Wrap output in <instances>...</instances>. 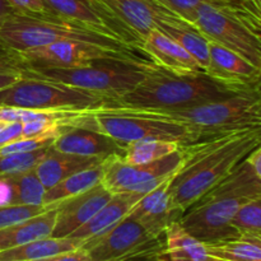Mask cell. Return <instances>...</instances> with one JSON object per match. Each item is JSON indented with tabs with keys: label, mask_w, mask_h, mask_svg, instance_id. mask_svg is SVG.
<instances>
[{
	"label": "cell",
	"mask_w": 261,
	"mask_h": 261,
	"mask_svg": "<svg viewBox=\"0 0 261 261\" xmlns=\"http://www.w3.org/2000/svg\"><path fill=\"white\" fill-rule=\"evenodd\" d=\"M260 142L261 129H247L189 145L188 158L170 185L175 205L185 212L221 182Z\"/></svg>",
	"instance_id": "1"
},
{
	"label": "cell",
	"mask_w": 261,
	"mask_h": 261,
	"mask_svg": "<svg viewBox=\"0 0 261 261\" xmlns=\"http://www.w3.org/2000/svg\"><path fill=\"white\" fill-rule=\"evenodd\" d=\"M255 88H242L209 75L206 71H175L150 61L144 78L119 99V105L154 111H180L219 101Z\"/></svg>",
	"instance_id": "2"
},
{
	"label": "cell",
	"mask_w": 261,
	"mask_h": 261,
	"mask_svg": "<svg viewBox=\"0 0 261 261\" xmlns=\"http://www.w3.org/2000/svg\"><path fill=\"white\" fill-rule=\"evenodd\" d=\"M261 198V176L242 160L221 182L184 212L178 223L204 245L239 239L231 219L247 201Z\"/></svg>",
	"instance_id": "3"
},
{
	"label": "cell",
	"mask_w": 261,
	"mask_h": 261,
	"mask_svg": "<svg viewBox=\"0 0 261 261\" xmlns=\"http://www.w3.org/2000/svg\"><path fill=\"white\" fill-rule=\"evenodd\" d=\"M73 126L97 130L124 145L142 139L171 140L184 147L196 143L190 129L168 112L122 105L82 110Z\"/></svg>",
	"instance_id": "4"
},
{
	"label": "cell",
	"mask_w": 261,
	"mask_h": 261,
	"mask_svg": "<svg viewBox=\"0 0 261 261\" xmlns=\"http://www.w3.org/2000/svg\"><path fill=\"white\" fill-rule=\"evenodd\" d=\"M61 41L81 42L117 51H134L107 31L50 14H13L0 27V42L22 53Z\"/></svg>",
	"instance_id": "5"
},
{
	"label": "cell",
	"mask_w": 261,
	"mask_h": 261,
	"mask_svg": "<svg viewBox=\"0 0 261 261\" xmlns=\"http://www.w3.org/2000/svg\"><path fill=\"white\" fill-rule=\"evenodd\" d=\"M168 114L190 129L196 143L241 130L261 129L260 88Z\"/></svg>",
	"instance_id": "6"
},
{
	"label": "cell",
	"mask_w": 261,
	"mask_h": 261,
	"mask_svg": "<svg viewBox=\"0 0 261 261\" xmlns=\"http://www.w3.org/2000/svg\"><path fill=\"white\" fill-rule=\"evenodd\" d=\"M193 25L209 41L261 69L260 15L236 5L201 3L195 10Z\"/></svg>",
	"instance_id": "7"
},
{
	"label": "cell",
	"mask_w": 261,
	"mask_h": 261,
	"mask_svg": "<svg viewBox=\"0 0 261 261\" xmlns=\"http://www.w3.org/2000/svg\"><path fill=\"white\" fill-rule=\"evenodd\" d=\"M149 61L144 64L99 61L82 68H28L20 73L25 76L46 79L84 91L98 93L119 103L124 94L134 89L144 78Z\"/></svg>",
	"instance_id": "8"
},
{
	"label": "cell",
	"mask_w": 261,
	"mask_h": 261,
	"mask_svg": "<svg viewBox=\"0 0 261 261\" xmlns=\"http://www.w3.org/2000/svg\"><path fill=\"white\" fill-rule=\"evenodd\" d=\"M105 105L119 103L98 93L25 75L0 91V106L31 110H84Z\"/></svg>",
	"instance_id": "9"
},
{
	"label": "cell",
	"mask_w": 261,
	"mask_h": 261,
	"mask_svg": "<svg viewBox=\"0 0 261 261\" xmlns=\"http://www.w3.org/2000/svg\"><path fill=\"white\" fill-rule=\"evenodd\" d=\"M188 154L189 145H182L166 157L143 165H129L122 161L121 155H111L105 161L102 184L112 194L138 193L145 195L177 172Z\"/></svg>",
	"instance_id": "10"
},
{
	"label": "cell",
	"mask_w": 261,
	"mask_h": 261,
	"mask_svg": "<svg viewBox=\"0 0 261 261\" xmlns=\"http://www.w3.org/2000/svg\"><path fill=\"white\" fill-rule=\"evenodd\" d=\"M105 24L122 42L140 50L144 38L155 30L158 18L166 12L154 0H91Z\"/></svg>",
	"instance_id": "11"
},
{
	"label": "cell",
	"mask_w": 261,
	"mask_h": 261,
	"mask_svg": "<svg viewBox=\"0 0 261 261\" xmlns=\"http://www.w3.org/2000/svg\"><path fill=\"white\" fill-rule=\"evenodd\" d=\"M23 66L28 68H82L99 61H119L129 64H144L143 60L134 54V51H117L110 48L98 47L81 42L51 43L42 47L18 53Z\"/></svg>",
	"instance_id": "12"
},
{
	"label": "cell",
	"mask_w": 261,
	"mask_h": 261,
	"mask_svg": "<svg viewBox=\"0 0 261 261\" xmlns=\"http://www.w3.org/2000/svg\"><path fill=\"white\" fill-rule=\"evenodd\" d=\"M176 173L145 194L126 216L138 222L150 236H165L168 226L178 222L182 217L184 211L175 205L170 193L171 181Z\"/></svg>",
	"instance_id": "13"
},
{
	"label": "cell",
	"mask_w": 261,
	"mask_h": 261,
	"mask_svg": "<svg viewBox=\"0 0 261 261\" xmlns=\"http://www.w3.org/2000/svg\"><path fill=\"white\" fill-rule=\"evenodd\" d=\"M114 194L102 182L84 193L56 204V219L51 237L63 239L91 219Z\"/></svg>",
	"instance_id": "14"
},
{
	"label": "cell",
	"mask_w": 261,
	"mask_h": 261,
	"mask_svg": "<svg viewBox=\"0 0 261 261\" xmlns=\"http://www.w3.org/2000/svg\"><path fill=\"white\" fill-rule=\"evenodd\" d=\"M152 237L154 236H150L138 222L125 217L111 229L81 247L87 250L92 261H111Z\"/></svg>",
	"instance_id": "15"
},
{
	"label": "cell",
	"mask_w": 261,
	"mask_h": 261,
	"mask_svg": "<svg viewBox=\"0 0 261 261\" xmlns=\"http://www.w3.org/2000/svg\"><path fill=\"white\" fill-rule=\"evenodd\" d=\"M208 51L209 75L242 88H260L261 69L214 41L208 40Z\"/></svg>",
	"instance_id": "16"
},
{
	"label": "cell",
	"mask_w": 261,
	"mask_h": 261,
	"mask_svg": "<svg viewBox=\"0 0 261 261\" xmlns=\"http://www.w3.org/2000/svg\"><path fill=\"white\" fill-rule=\"evenodd\" d=\"M55 150L86 157L109 158L111 155L124 154L126 145L97 130L81 126H68L51 144Z\"/></svg>",
	"instance_id": "17"
},
{
	"label": "cell",
	"mask_w": 261,
	"mask_h": 261,
	"mask_svg": "<svg viewBox=\"0 0 261 261\" xmlns=\"http://www.w3.org/2000/svg\"><path fill=\"white\" fill-rule=\"evenodd\" d=\"M143 194L138 193H116L111 196L109 201L86 222L83 226L76 228L73 233L69 234V239L75 240L79 244L93 240L101 236L105 232L111 229L115 224L129 214L133 206L143 198Z\"/></svg>",
	"instance_id": "18"
},
{
	"label": "cell",
	"mask_w": 261,
	"mask_h": 261,
	"mask_svg": "<svg viewBox=\"0 0 261 261\" xmlns=\"http://www.w3.org/2000/svg\"><path fill=\"white\" fill-rule=\"evenodd\" d=\"M140 51L147 54L152 63L175 71L203 70L190 53L162 32L153 30L144 38Z\"/></svg>",
	"instance_id": "19"
},
{
	"label": "cell",
	"mask_w": 261,
	"mask_h": 261,
	"mask_svg": "<svg viewBox=\"0 0 261 261\" xmlns=\"http://www.w3.org/2000/svg\"><path fill=\"white\" fill-rule=\"evenodd\" d=\"M155 30L182 46L194 56L204 71L209 64L208 38L201 35L191 23L178 17L171 10H166L155 23Z\"/></svg>",
	"instance_id": "20"
},
{
	"label": "cell",
	"mask_w": 261,
	"mask_h": 261,
	"mask_svg": "<svg viewBox=\"0 0 261 261\" xmlns=\"http://www.w3.org/2000/svg\"><path fill=\"white\" fill-rule=\"evenodd\" d=\"M107 158L86 157V155L63 153L51 147L50 152L37 163L35 171L45 189H50L51 186L56 185L64 178L87 168L94 167L103 162Z\"/></svg>",
	"instance_id": "21"
},
{
	"label": "cell",
	"mask_w": 261,
	"mask_h": 261,
	"mask_svg": "<svg viewBox=\"0 0 261 261\" xmlns=\"http://www.w3.org/2000/svg\"><path fill=\"white\" fill-rule=\"evenodd\" d=\"M56 219V208H50L8 228L0 229V251L50 237Z\"/></svg>",
	"instance_id": "22"
},
{
	"label": "cell",
	"mask_w": 261,
	"mask_h": 261,
	"mask_svg": "<svg viewBox=\"0 0 261 261\" xmlns=\"http://www.w3.org/2000/svg\"><path fill=\"white\" fill-rule=\"evenodd\" d=\"M165 250L157 261H219L206 252L205 245L198 241L175 222L165 231Z\"/></svg>",
	"instance_id": "23"
},
{
	"label": "cell",
	"mask_w": 261,
	"mask_h": 261,
	"mask_svg": "<svg viewBox=\"0 0 261 261\" xmlns=\"http://www.w3.org/2000/svg\"><path fill=\"white\" fill-rule=\"evenodd\" d=\"M105 161L99 163V165L94 166V167L87 168V170H83L81 172H76L74 175L69 176V177L64 178L63 181L51 186L50 189H46L42 198L43 208H54L60 201L84 193V191L96 186L97 184L102 182L105 171Z\"/></svg>",
	"instance_id": "24"
},
{
	"label": "cell",
	"mask_w": 261,
	"mask_h": 261,
	"mask_svg": "<svg viewBox=\"0 0 261 261\" xmlns=\"http://www.w3.org/2000/svg\"><path fill=\"white\" fill-rule=\"evenodd\" d=\"M82 245L75 240L69 237L56 239V237H45L36 240L20 246L0 251V261H33L41 260L61 252L71 251Z\"/></svg>",
	"instance_id": "25"
},
{
	"label": "cell",
	"mask_w": 261,
	"mask_h": 261,
	"mask_svg": "<svg viewBox=\"0 0 261 261\" xmlns=\"http://www.w3.org/2000/svg\"><path fill=\"white\" fill-rule=\"evenodd\" d=\"M41 2L45 8L46 14L73 20V22L84 23L112 33L96 12L91 0H41Z\"/></svg>",
	"instance_id": "26"
},
{
	"label": "cell",
	"mask_w": 261,
	"mask_h": 261,
	"mask_svg": "<svg viewBox=\"0 0 261 261\" xmlns=\"http://www.w3.org/2000/svg\"><path fill=\"white\" fill-rule=\"evenodd\" d=\"M206 252L219 261H261V237L241 236L205 245Z\"/></svg>",
	"instance_id": "27"
},
{
	"label": "cell",
	"mask_w": 261,
	"mask_h": 261,
	"mask_svg": "<svg viewBox=\"0 0 261 261\" xmlns=\"http://www.w3.org/2000/svg\"><path fill=\"white\" fill-rule=\"evenodd\" d=\"M182 147L180 143L162 139H142L129 143L125 147L122 161L129 165H143L154 162L160 158L171 154L178 148Z\"/></svg>",
	"instance_id": "28"
},
{
	"label": "cell",
	"mask_w": 261,
	"mask_h": 261,
	"mask_svg": "<svg viewBox=\"0 0 261 261\" xmlns=\"http://www.w3.org/2000/svg\"><path fill=\"white\" fill-rule=\"evenodd\" d=\"M5 176L12 188L13 205H42L46 189L38 178L35 168Z\"/></svg>",
	"instance_id": "29"
},
{
	"label": "cell",
	"mask_w": 261,
	"mask_h": 261,
	"mask_svg": "<svg viewBox=\"0 0 261 261\" xmlns=\"http://www.w3.org/2000/svg\"><path fill=\"white\" fill-rule=\"evenodd\" d=\"M231 226L240 237H261V198L240 206L232 217Z\"/></svg>",
	"instance_id": "30"
},
{
	"label": "cell",
	"mask_w": 261,
	"mask_h": 261,
	"mask_svg": "<svg viewBox=\"0 0 261 261\" xmlns=\"http://www.w3.org/2000/svg\"><path fill=\"white\" fill-rule=\"evenodd\" d=\"M50 149L51 145L42 148V149L33 150V152L0 155V175H10V173H18L23 172V171L32 170L50 152Z\"/></svg>",
	"instance_id": "31"
},
{
	"label": "cell",
	"mask_w": 261,
	"mask_h": 261,
	"mask_svg": "<svg viewBox=\"0 0 261 261\" xmlns=\"http://www.w3.org/2000/svg\"><path fill=\"white\" fill-rule=\"evenodd\" d=\"M165 246V236L152 237L111 261H157Z\"/></svg>",
	"instance_id": "32"
},
{
	"label": "cell",
	"mask_w": 261,
	"mask_h": 261,
	"mask_svg": "<svg viewBox=\"0 0 261 261\" xmlns=\"http://www.w3.org/2000/svg\"><path fill=\"white\" fill-rule=\"evenodd\" d=\"M154 2L163 5L166 9L171 10L172 13L177 14L178 17L184 18V19L188 20L191 24H193L194 18H195L196 8H198L201 3H212V4L217 5H236V7L244 8L242 5L237 4V3L232 2V0H154ZM245 9H246V8H245Z\"/></svg>",
	"instance_id": "33"
},
{
	"label": "cell",
	"mask_w": 261,
	"mask_h": 261,
	"mask_svg": "<svg viewBox=\"0 0 261 261\" xmlns=\"http://www.w3.org/2000/svg\"><path fill=\"white\" fill-rule=\"evenodd\" d=\"M47 211L42 205H4L0 206V229L20 223L28 218Z\"/></svg>",
	"instance_id": "34"
},
{
	"label": "cell",
	"mask_w": 261,
	"mask_h": 261,
	"mask_svg": "<svg viewBox=\"0 0 261 261\" xmlns=\"http://www.w3.org/2000/svg\"><path fill=\"white\" fill-rule=\"evenodd\" d=\"M55 139L56 137L51 134L23 138V139H19L17 142L10 143V144H7L0 148V155L13 154V153H27L37 149H42V148L50 147Z\"/></svg>",
	"instance_id": "35"
},
{
	"label": "cell",
	"mask_w": 261,
	"mask_h": 261,
	"mask_svg": "<svg viewBox=\"0 0 261 261\" xmlns=\"http://www.w3.org/2000/svg\"><path fill=\"white\" fill-rule=\"evenodd\" d=\"M7 2L13 8L15 14H46L41 0H7Z\"/></svg>",
	"instance_id": "36"
},
{
	"label": "cell",
	"mask_w": 261,
	"mask_h": 261,
	"mask_svg": "<svg viewBox=\"0 0 261 261\" xmlns=\"http://www.w3.org/2000/svg\"><path fill=\"white\" fill-rule=\"evenodd\" d=\"M22 138V122H9L0 130V148Z\"/></svg>",
	"instance_id": "37"
},
{
	"label": "cell",
	"mask_w": 261,
	"mask_h": 261,
	"mask_svg": "<svg viewBox=\"0 0 261 261\" xmlns=\"http://www.w3.org/2000/svg\"><path fill=\"white\" fill-rule=\"evenodd\" d=\"M33 261H92L89 257V254L87 252V250L78 247L75 250H71V251L61 252V254L53 255V256L45 257V259L41 260H33Z\"/></svg>",
	"instance_id": "38"
},
{
	"label": "cell",
	"mask_w": 261,
	"mask_h": 261,
	"mask_svg": "<svg viewBox=\"0 0 261 261\" xmlns=\"http://www.w3.org/2000/svg\"><path fill=\"white\" fill-rule=\"evenodd\" d=\"M0 68H23V63L18 53L8 48L2 42H0Z\"/></svg>",
	"instance_id": "39"
},
{
	"label": "cell",
	"mask_w": 261,
	"mask_h": 261,
	"mask_svg": "<svg viewBox=\"0 0 261 261\" xmlns=\"http://www.w3.org/2000/svg\"><path fill=\"white\" fill-rule=\"evenodd\" d=\"M20 70L22 69L0 68V91L14 84L17 81H19L20 76H22Z\"/></svg>",
	"instance_id": "40"
},
{
	"label": "cell",
	"mask_w": 261,
	"mask_h": 261,
	"mask_svg": "<svg viewBox=\"0 0 261 261\" xmlns=\"http://www.w3.org/2000/svg\"><path fill=\"white\" fill-rule=\"evenodd\" d=\"M12 205V188L7 176L0 175V206Z\"/></svg>",
	"instance_id": "41"
},
{
	"label": "cell",
	"mask_w": 261,
	"mask_h": 261,
	"mask_svg": "<svg viewBox=\"0 0 261 261\" xmlns=\"http://www.w3.org/2000/svg\"><path fill=\"white\" fill-rule=\"evenodd\" d=\"M245 160H246L247 162L251 165V167L254 168L255 172H256L257 175L261 176V148H260V145L259 147L255 148V149H252L251 152H250L249 154L245 157Z\"/></svg>",
	"instance_id": "42"
},
{
	"label": "cell",
	"mask_w": 261,
	"mask_h": 261,
	"mask_svg": "<svg viewBox=\"0 0 261 261\" xmlns=\"http://www.w3.org/2000/svg\"><path fill=\"white\" fill-rule=\"evenodd\" d=\"M13 14H15V12L13 10V8L8 4L7 0H0V27L5 23V20L8 18L12 17Z\"/></svg>",
	"instance_id": "43"
},
{
	"label": "cell",
	"mask_w": 261,
	"mask_h": 261,
	"mask_svg": "<svg viewBox=\"0 0 261 261\" xmlns=\"http://www.w3.org/2000/svg\"><path fill=\"white\" fill-rule=\"evenodd\" d=\"M232 2L237 3V4L249 9L250 12L260 15V0H232Z\"/></svg>",
	"instance_id": "44"
},
{
	"label": "cell",
	"mask_w": 261,
	"mask_h": 261,
	"mask_svg": "<svg viewBox=\"0 0 261 261\" xmlns=\"http://www.w3.org/2000/svg\"><path fill=\"white\" fill-rule=\"evenodd\" d=\"M5 125H7V122H3V121H0V130H2L3 127L5 126Z\"/></svg>",
	"instance_id": "45"
}]
</instances>
